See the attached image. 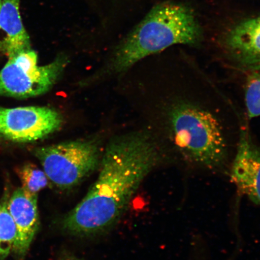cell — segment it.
Here are the masks:
<instances>
[{
  "instance_id": "obj_1",
  "label": "cell",
  "mask_w": 260,
  "mask_h": 260,
  "mask_svg": "<svg viewBox=\"0 0 260 260\" xmlns=\"http://www.w3.org/2000/svg\"><path fill=\"white\" fill-rule=\"evenodd\" d=\"M175 86L164 110L172 148L188 164L223 169L243 125L235 107L194 63H178Z\"/></svg>"
},
{
  "instance_id": "obj_2",
  "label": "cell",
  "mask_w": 260,
  "mask_h": 260,
  "mask_svg": "<svg viewBox=\"0 0 260 260\" xmlns=\"http://www.w3.org/2000/svg\"><path fill=\"white\" fill-rule=\"evenodd\" d=\"M162 157L160 146L149 132H133L112 139L101 158L97 180L63 217V229L72 235L86 236L113 225Z\"/></svg>"
},
{
  "instance_id": "obj_3",
  "label": "cell",
  "mask_w": 260,
  "mask_h": 260,
  "mask_svg": "<svg viewBox=\"0 0 260 260\" xmlns=\"http://www.w3.org/2000/svg\"><path fill=\"white\" fill-rule=\"evenodd\" d=\"M202 39V29L191 9L162 3L154 6L116 48L110 68L113 73H122L173 45L195 46Z\"/></svg>"
},
{
  "instance_id": "obj_4",
  "label": "cell",
  "mask_w": 260,
  "mask_h": 260,
  "mask_svg": "<svg viewBox=\"0 0 260 260\" xmlns=\"http://www.w3.org/2000/svg\"><path fill=\"white\" fill-rule=\"evenodd\" d=\"M49 180L61 190L76 186L99 167V145L93 140H76L36 149Z\"/></svg>"
},
{
  "instance_id": "obj_5",
  "label": "cell",
  "mask_w": 260,
  "mask_h": 260,
  "mask_svg": "<svg viewBox=\"0 0 260 260\" xmlns=\"http://www.w3.org/2000/svg\"><path fill=\"white\" fill-rule=\"evenodd\" d=\"M37 63V54L31 49L9 58L0 71V95L27 99L46 93L63 72L68 58L58 56L42 67Z\"/></svg>"
},
{
  "instance_id": "obj_6",
  "label": "cell",
  "mask_w": 260,
  "mask_h": 260,
  "mask_svg": "<svg viewBox=\"0 0 260 260\" xmlns=\"http://www.w3.org/2000/svg\"><path fill=\"white\" fill-rule=\"evenodd\" d=\"M61 122L60 114L46 107H0V134L14 142L37 141L56 132Z\"/></svg>"
},
{
  "instance_id": "obj_7",
  "label": "cell",
  "mask_w": 260,
  "mask_h": 260,
  "mask_svg": "<svg viewBox=\"0 0 260 260\" xmlns=\"http://www.w3.org/2000/svg\"><path fill=\"white\" fill-rule=\"evenodd\" d=\"M230 64L247 73L260 72V16L233 25L222 39Z\"/></svg>"
},
{
  "instance_id": "obj_8",
  "label": "cell",
  "mask_w": 260,
  "mask_h": 260,
  "mask_svg": "<svg viewBox=\"0 0 260 260\" xmlns=\"http://www.w3.org/2000/svg\"><path fill=\"white\" fill-rule=\"evenodd\" d=\"M230 174L239 190L260 206V149L253 142L246 123L240 130Z\"/></svg>"
},
{
  "instance_id": "obj_9",
  "label": "cell",
  "mask_w": 260,
  "mask_h": 260,
  "mask_svg": "<svg viewBox=\"0 0 260 260\" xmlns=\"http://www.w3.org/2000/svg\"><path fill=\"white\" fill-rule=\"evenodd\" d=\"M8 208L16 230L14 252L22 257L27 252L40 226L38 196L28 194L19 187L8 201Z\"/></svg>"
},
{
  "instance_id": "obj_10",
  "label": "cell",
  "mask_w": 260,
  "mask_h": 260,
  "mask_svg": "<svg viewBox=\"0 0 260 260\" xmlns=\"http://www.w3.org/2000/svg\"><path fill=\"white\" fill-rule=\"evenodd\" d=\"M0 31L4 34L0 50L11 58L31 50L30 38L22 24L20 0H0Z\"/></svg>"
},
{
  "instance_id": "obj_11",
  "label": "cell",
  "mask_w": 260,
  "mask_h": 260,
  "mask_svg": "<svg viewBox=\"0 0 260 260\" xmlns=\"http://www.w3.org/2000/svg\"><path fill=\"white\" fill-rule=\"evenodd\" d=\"M16 230L8 208V201L0 204V260L7 258L14 252Z\"/></svg>"
},
{
  "instance_id": "obj_12",
  "label": "cell",
  "mask_w": 260,
  "mask_h": 260,
  "mask_svg": "<svg viewBox=\"0 0 260 260\" xmlns=\"http://www.w3.org/2000/svg\"><path fill=\"white\" fill-rule=\"evenodd\" d=\"M18 174L21 182V187L32 196H38V193L46 188L50 182L44 170L31 164L19 169Z\"/></svg>"
},
{
  "instance_id": "obj_13",
  "label": "cell",
  "mask_w": 260,
  "mask_h": 260,
  "mask_svg": "<svg viewBox=\"0 0 260 260\" xmlns=\"http://www.w3.org/2000/svg\"><path fill=\"white\" fill-rule=\"evenodd\" d=\"M245 102L249 120L260 116V72L248 73L245 85Z\"/></svg>"
},
{
  "instance_id": "obj_14",
  "label": "cell",
  "mask_w": 260,
  "mask_h": 260,
  "mask_svg": "<svg viewBox=\"0 0 260 260\" xmlns=\"http://www.w3.org/2000/svg\"><path fill=\"white\" fill-rule=\"evenodd\" d=\"M59 260H85L82 258H80L78 257L76 255H74V253L68 251H66V250H63V251H61L59 256Z\"/></svg>"
},
{
  "instance_id": "obj_15",
  "label": "cell",
  "mask_w": 260,
  "mask_h": 260,
  "mask_svg": "<svg viewBox=\"0 0 260 260\" xmlns=\"http://www.w3.org/2000/svg\"><path fill=\"white\" fill-rule=\"evenodd\" d=\"M0 5H1V1H0Z\"/></svg>"
}]
</instances>
